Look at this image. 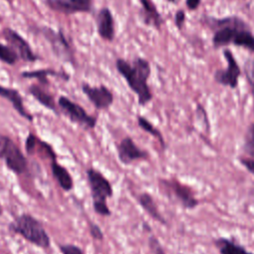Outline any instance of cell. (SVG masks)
<instances>
[{
  "instance_id": "cell-18",
  "label": "cell",
  "mask_w": 254,
  "mask_h": 254,
  "mask_svg": "<svg viewBox=\"0 0 254 254\" xmlns=\"http://www.w3.org/2000/svg\"><path fill=\"white\" fill-rule=\"evenodd\" d=\"M140 3L142 6L141 15L144 23L146 25L160 29L163 24V19L152 0H140Z\"/></svg>"
},
{
  "instance_id": "cell-16",
  "label": "cell",
  "mask_w": 254,
  "mask_h": 254,
  "mask_svg": "<svg viewBox=\"0 0 254 254\" xmlns=\"http://www.w3.org/2000/svg\"><path fill=\"white\" fill-rule=\"evenodd\" d=\"M51 160V172L54 179L57 181L61 189L64 191H69L73 189V180L66 168L59 164L57 161V155L50 158Z\"/></svg>"
},
{
  "instance_id": "cell-35",
  "label": "cell",
  "mask_w": 254,
  "mask_h": 254,
  "mask_svg": "<svg viewBox=\"0 0 254 254\" xmlns=\"http://www.w3.org/2000/svg\"><path fill=\"white\" fill-rule=\"evenodd\" d=\"M168 1H170V2H175V0H168Z\"/></svg>"
},
{
  "instance_id": "cell-36",
  "label": "cell",
  "mask_w": 254,
  "mask_h": 254,
  "mask_svg": "<svg viewBox=\"0 0 254 254\" xmlns=\"http://www.w3.org/2000/svg\"><path fill=\"white\" fill-rule=\"evenodd\" d=\"M6 1H10V0H6Z\"/></svg>"
},
{
  "instance_id": "cell-19",
  "label": "cell",
  "mask_w": 254,
  "mask_h": 254,
  "mask_svg": "<svg viewBox=\"0 0 254 254\" xmlns=\"http://www.w3.org/2000/svg\"><path fill=\"white\" fill-rule=\"evenodd\" d=\"M29 93L43 106L46 108L58 113V106L55 101L54 96L45 88V86H41L39 84H32L28 88Z\"/></svg>"
},
{
  "instance_id": "cell-2",
  "label": "cell",
  "mask_w": 254,
  "mask_h": 254,
  "mask_svg": "<svg viewBox=\"0 0 254 254\" xmlns=\"http://www.w3.org/2000/svg\"><path fill=\"white\" fill-rule=\"evenodd\" d=\"M115 65L118 72L125 78L130 89L137 95L138 103L141 106L148 104L153 98L147 82L151 74L149 62L142 58H136L130 64L125 60L118 59Z\"/></svg>"
},
{
  "instance_id": "cell-27",
  "label": "cell",
  "mask_w": 254,
  "mask_h": 254,
  "mask_svg": "<svg viewBox=\"0 0 254 254\" xmlns=\"http://www.w3.org/2000/svg\"><path fill=\"white\" fill-rule=\"evenodd\" d=\"M38 142H39V138L35 134H33V133L28 134V136L25 140V150L28 155L34 154L36 147L38 145Z\"/></svg>"
},
{
  "instance_id": "cell-12",
  "label": "cell",
  "mask_w": 254,
  "mask_h": 254,
  "mask_svg": "<svg viewBox=\"0 0 254 254\" xmlns=\"http://www.w3.org/2000/svg\"><path fill=\"white\" fill-rule=\"evenodd\" d=\"M2 35L10 47L15 50L21 60L25 62H35L38 60L37 55L33 52L29 43L15 30L11 28H5L2 31Z\"/></svg>"
},
{
  "instance_id": "cell-15",
  "label": "cell",
  "mask_w": 254,
  "mask_h": 254,
  "mask_svg": "<svg viewBox=\"0 0 254 254\" xmlns=\"http://www.w3.org/2000/svg\"><path fill=\"white\" fill-rule=\"evenodd\" d=\"M0 96L7 99L12 104V106L18 112V114L20 116H22L23 118H25L26 120H28L30 122H33L34 116L26 110V108L24 106L23 97L17 89L9 88V87H6V86H3L0 84Z\"/></svg>"
},
{
  "instance_id": "cell-8",
  "label": "cell",
  "mask_w": 254,
  "mask_h": 254,
  "mask_svg": "<svg viewBox=\"0 0 254 254\" xmlns=\"http://www.w3.org/2000/svg\"><path fill=\"white\" fill-rule=\"evenodd\" d=\"M223 55L227 62V67L225 69L216 70L214 73V79L221 85L235 88L238 84V77L241 74L240 67L236 63L233 54L229 50H225Z\"/></svg>"
},
{
  "instance_id": "cell-11",
  "label": "cell",
  "mask_w": 254,
  "mask_h": 254,
  "mask_svg": "<svg viewBox=\"0 0 254 254\" xmlns=\"http://www.w3.org/2000/svg\"><path fill=\"white\" fill-rule=\"evenodd\" d=\"M81 90L94 107L99 110L108 109L114 101L113 93L105 85L91 86L87 83H82Z\"/></svg>"
},
{
  "instance_id": "cell-14",
  "label": "cell",
  "mask_w": 254,
  "mask_h": 254,
  "mask_svg": "<svg viewBox=\"0 0 254 254\" xmlns=\"http://www.w3.org/2000/svg\"><path fill=\"white\" fill-rule=\"evenodd\" d=\"M96 26L98 35L105 41L112 42L115 36L114 19L111 11L107 7H103L96 16Z\"/></svg>"
},
{
  "instance_id": "cell-22",
  "label": "cell",
  "mask_w": 254,
  "mask_h": 254,
  "mask_svg": "<svg viewBox=\"0 0 254 254\" xmlns=\"http://www.w3.org/2000/svg\"><path fill=\"white\" fill-rule=\"evenodd\" d=\"M137 123H138V126L143 131H145L146 133L155 137L159 141V143L163 149L166 148V142H165V139H164L161 131L158 128H156L147 118H145L144 116H141V115H137Z\"/></svg>"
},
{
  "instance_id": "cell-29",
  "label": "cell",
  "mask_w": 254,
  "mask_h": 254,
  "mask_svg": "<svg viewBox=\"0 0 254 254\" xmlns=\"http://www.w3.org/2000/svg\"><path fill=\"white\" fill-rule=\"evenodd\" d=\"M88 230H89V235L94 239L101 241L104 238V234L102 229L94 222H89L88 223Z\"/></svg>"
},
{
  "instance_id": "cell-32",
  "label": "cell",
  "mask_w": 254,
  "mask_h": 254,
  "mask_svg": "<svg viewBox=\"0 0 254 254\" xmlns=\"http://www.w3.org/2000/svg\"><path fill=\"white\" fill-rule=\"evenodd\" d=\"M200 4V0H187L186 5L190 10H195Z\"/></svg>"
},
{
  "instance_id": "cell-20",
  "label": "cell",
  "mask_w": 254,
  "mask_h": 254,
  "mask_svg": "<svg viewBox=\"0 0 254 254\" xmlns=\"http://www.w3.org/2000/svg\"><path fill=\"white\" fill-rule=\"evenodd\" d=\"M213 243L216 246L219 254H254L248 251L242 245L225 237H219L215 239Z\"/></svg>"
},
{
  "instance_id": "cell-9",
  "label": "cell",
  "mask_w": 254,
  "mask_h": 254,
  "mask_svg": "<svg viewBox=\"0 0 254 254\" xmlns=\"http://www.w3.org/2000/svg\"><path fill=\"white\" fill-rule=\"evenodd\" d=\"M117 156L121 164L130 165L135 161L146 160L149 158V153L139 148L131 137H124L116 147Z\"/></svg>"
},
{
  "instance_id": "cell-13",
  "label": "cell",
  "mask_w": 254,
  "mask_h": 254,
  "mask_svg": "<svg viewBox=\"0 0 254 254\" xmlns=\"http://www.w3.org/2000/svg\"><path fill=\"white\" fill-rule=\"evenodd\" d=\"M46 4L50 9L64 14L89 12L91 10V2L77 0H47Z\"/></svg>"
},
{
  "instance_id": "cell-4",
  "label": "cell",
  "mask_w": 254,
  "mask_h": 254,
  "mask_svg": "<svg viewBox=\"0 0 254 254\" xmlns=\"http://www.w3.org/2000/svg\"><path fill=\"white\" fill-rule=\"evenodd\" d=\"M86 177L94 211L101 216H110L111 210L107 205L106 199L113 195L111 183L101 172L94 168H88L86 170Z\"/></svg>"
},
{
  "instance_id": "cell-6",
  "label": "cell",
  "mask_w": 254,
  "mask_h": 254,
  "mask_svg": "<svg viewBox=\"0 0 254 254\" xmlns=\"http://www.w3.org/2000/svg\"><path fill=\"white\" fill-rule=\"evenodd\" d=\"M160 186L171 195L176 201H178L186 209H193L199 203L198 199L194 195V191L191 187L181 183L176 178L161 179Z\"/></svg>"
},
{
  "instance_id": "cell-33",
  "label": "cell",
  "mask_w": 254,
  "mask_h": 254,
  "mask_svg": "<svg viewBox=\"0 0 254 254\" xmlns=\"http://www.w3.org/2000/svg\"><path fill=\"white\" fill-rule=\"evenodd\" d=\"M3 214V207H2V205L0 204V216Z\"/></svg>"
},
{
  "instance_id": "cell-1",
  "label": "cell",
  "mask_w": 254,
  "mask_h": 254,
  "mask_svg": "<svg viewBox=\"0 0 254 254\" xmlns=\"http://www.w3.org/2000/svg\"><path fill=\"white\" fill-rule=\"evenodd\" d=\"M216 31L212 37V44L215 48H220L233 44L254 52V36L248 25L237 17H227L224 19L210 18Z\"/></svg>"
},
{
  "instance_id": "cell-25",
  "label": "cell",
  "mask_w": 254,
  "mask_h": 254,
  "mask_svg": "<svg viewBox=\"0 0 254 254\" xmlns=\"http://www.w3.org/2000/svg\"><path fill=\"white\" fill-rule=\"evenodd\" d=\"M244 71H245L247 80L249 82L251 92L253 95V100H254V61L253 60H248L244 64Z\"/></svg>"
},
{
  "instance_id": "cell-28",
  "label": "cell",
  "mask_w": 254,
  "mask_h": 254,
  "mask_svg": "<svg viewBox=\"0 0 254 254\" xmlns=\"http://www.w3.org/2000/svg\"><path fill=\"white\" fill-rule=\"evenodd\" d=\"M59 248L62 254H84L83 250L74 244H60Z\"/></svg>"
},
{
  "instance_id": "cell-30",
  "label": "cell",
  "mask_w": 254,
  "mask_h": 254,
  "mask_svg": "<svg viewBox=\"0 0 254 254\" xmlns=\"http://www.w3.org/2000/svg\"><path fill=\"white\" fill-rule=\"evenodd\" d=\"M239 162L250 174H252L254 176V158L240 157Z\"/></svg>"
},
{
  "instance_id": "cell-31",
  "label": "cell",
  "mask_w": 254,
  "mask_h": 254,
  "mask_svg": "<svg viewBox=\"0 0 254 254\" xmlns=\"http://www.w3.org/2000/svg\"><path fill=\"white\" fill-rule=\"evenodd\" d=\"M186 20V14L184 10H179L177 11L176 15H175V24L177 26L178 29H182L184 23Z\"/></svg>"
},
{
  "instance_id": "cell-17",
  "label": "cell",
  "mask_w": 254,
  "mask_h": 254,
  "mask_svg": "<svg viewBox=\"0 0 254 254\" xmlns=\"http://www.w3.org/2000/svg\"><path fill=\"white\" fill-rule=\"evenodd\" d=\"M138 203L145 210V212L151 216L154 220L160 222L161 224L167 225L165 217L160 212L156 201L149 192H142L138 195Z\"/></svg>"
},
{
  "instance_id": "cell-21",
  "label": "cell",
  "mask_w": 254,
  "mask_h": 254,
  "mask_svg": "<svg viewBox=\"0 0 254 254\" xmlns=\"http://www.w3.org/2000/svg\"><path fill=\"white\" fill-rule=\"evenodd\" d=\"M48 75H56V76H60V77H64V80H68V75H66L65 73H61L56 71L55 69H51V68H45V69H37V70H26L23 71L21 73L22 77L25 78H36L38 79L43 85H48L49 84V80H48Z\"/></svg>"
},
{
  "instance_id": "cell-3",
  "label": "cell",
  "mask_w": 254,
  "mask_h": 254,
  "mask_svg": "<svg viewBox=\"0 0 254 254\" xmlns=\"http://www.w3.org/2000/svg\"><path fill=\"white\" fill-rule=\"evenodd\" d=\"M8 230L11 233L22 236L33 245L49 249L51 247V238L42 222L30 213H22L8 224Z\"/></svg>"
},
{
  "instance_id": "cell-34",
  "label": "cell",
  "mask_w": 254,
  "mask_h": 254,
  "mask_svg": "<svg viewBox=\"0 0 254 254\" xmlns=\"http://www.w3.org/2000/svg\"><path fill=\"white\" fill-rule=\"evenodd\" d=\"M77 1H83V2H91V0H77Z\"/></svg>"
},
{
  "instance_id": "cell-23",
  "label": "cell",
  "mask_w": 254,
  "mask_h": 254,
  "mask_svg": "<svg viewBox=\"0 0 254 254\" xmlns=\"http://www.w3.org/2000/svg\"><path fill=\"white\" fill-rule=\"evenodd\" d=\"M18 54L15 52V50L10 47L6 46L4 44L0 43V61L7 64H15L19 60Z\"/></svg>"
},
{
  "instance_id": "cell-26",
  "label": "cell",
  "mask_w": 254,
  "mask_h": 254,
  "mask_svg": "<svg viewBox=\"0 0 254 254\" xmlns=\"http://www.w3.org/2000/svg\"><path fill=\"white\" fill-rule=\"evenodd\" d=\"M148 246L153 254H166L164 247L155 235H150L148 238Z\"/></svg>"
},
{
  "instance_id": "cell-24",
  "label": "cell",
  "mask_w": 254,
  "mask_h": 254,
  "mask_svg": "<svg viewBox=\"0 0 254 254\" xmlns=\"http://www.w3.org/2000/svg\"><path fill=\"white\" fill-rule=\"evenodd\" d=\"M242 149L245 154L254 158V123H251L245 132Z\"/></svg>"
},
{
  "instance_id": "cell-10",
  "label": "cell",
  "mask_w": 254,
  "mask_h": 254,
  "mask_svg": "<svg viewBox=\"0 0 254 254\" xmlns=\"http://www.w3.org/2000/svg\"><path fill=\"white\" fill-rule=\"evenodd\" d=\"M42 33L47 41L51 44L53 52L59 58L65 62H74L72 50L62 32H56L53 29L44 27L42 28Z\"/></svg>"
},
{
  "instance_id": "cell-5",
  "label": "cell",
  "mask_w": 254,
  "mask_h": 254,
  "mask_svg": "<svg viewBox=\"0 0 254 254\" xmlns=\"http://www.w3.org/2000/svg\"><path fill=\"white\" fill-rule=\"evenodd\" d=\"M0 160L15 175H23L28 171V160L19 146L8 136L0 134Z\"/></svg>"
},
{
  "instance_id": "cell-7",
  "label": "cell",
  "mask_w": 254,
  "mask_h": 254,
  "mask_svg": "<svg viewBox=\"0 0 254 254\" xmlns=\"http://www.w3.org/2000/svg\"><path fill=\"white\" fill-rule=\"evenodd\" d=\"M58 106L71 122L80 125L84 129H93L96 126L97 118L89 115L82 106L73 102L68 97L60 96Z\"/></svg>"
}]
</instances>
